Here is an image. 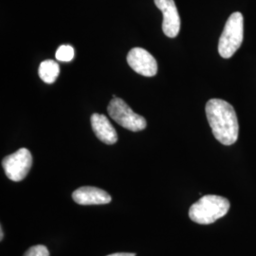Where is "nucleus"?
Here are the masks:
<instances>
[{
    "instance_id": "obj_1",
    "label": "nucleus",
    "mask_w": 256,
    "mask_h": 256,
    "mask_svg": "<svg viewBox=\"0 0 256 256\" xmlns=\"http://www.w3.org/2000/svg\"><path fill=\"white\" fill-rule=\"evenodd\" d=\"M205 110L214 138L224 146L236 144L239 134V124L232 106L221 99H210L206 104Z\"/></svg>"
},
{
    "instance_id": "obj_2",
    "label": "nucleus",
    "mask_w": 256,
    "mask_h": 256,
    "mask_svg": "<svg viewBox=\"0 0 256 256\" xmlns=\"http://www.w3.org/2000/svg\"><path fill=\"white\" fill-rule=\"evenodd\" d=\"M230 206L229 200L223 196L206 194L191 206L189 218L198 224L209 225L226 216Z\"/></svg>"
},
{
    "instance_id": "obj_3",
    "label": "nucleus",
    "mask_w": 256,
    "mask_h": 256,
    "mask_svg": "<svg viewBox=\"0 0 256 256\" xmlns=\"http://www.w3.org/2000/svg\"><path fill=\"white\" fill-rule=\"evenodd\" d=\"M244 36V18L241 12H236L230 16L220 38L218 52L228 59L232 57L242 45Z\"/></svg>"
},
{
    "instance_id": "obj_4",
    "label": "nucleus",
    "mask_w": 256,
    "mask_h": 256,
    "mask_svg": "<svg viewBox=\"0 0 256 256\" xmlns=\"http://www.w3.org/2000/svg\"><path fill=\"white\" fill-rule=\"evenodd\" d=\"M108 112L110 117L120 126L126 128L130 131L138 132L146 128V119L135 113L130 108L126 102L120 98H113L108 106Z\"/></svg>"
},
{
    "instance_id": "obj_5",
    "label": "nucleus",
    "mask_w": 256,
    "mask_h": 256,
    "mask_svg": "<svg viewBox=\"0 0 256 256\" xmlns=\"http://www.w3.org/2000/svg\"><path fill=\"white\" fill-rule=\"evenodd\" d=\"M32 165V156L27 148H20L2 160L4 172L10 180L21 182L28 174Z\"/></svg>"
},
{
    "instance_id": "obj_6",
    "label": "nucleus",
    "mask_w": 256,
    "mask_h": 256,
    "mask_svg": "<svg viewBox=\"0 0 256 256\" xmlns=\"http://www.w3.org/2000/svg\"><path fill=\"white\" fill-rule=\"evenodd\" d=\"M128 63L134 72L142 76L153 77L158 72L155 58L142 48H134L128 52Z\"/></svg>"
},
{
    "instance_id": "obj_7",
    "label": "nucleus",
    "mask_w": 256,
    "mask_h": 256,
    "mask_svg": "<svg viewBox=\"0 0 256 256\" xmlns=\"http://www.w3.org/2000/svg\"><path fill=\"white\" fill-rule=\"evenodd\" d=\"M164 14L162 30L166 36L174 38L180 30V18L174 0H154Z\"/></svg>"
},
{
    "instance_id": "obj_8",
    "label": "nucleus",
    "mask_w": 256,
    "mask_h": 256,
    "mask_svg": "<svg viewBox=\"0 0 256 256\" xmlns=\"http://www.w3.org/2000/svg\"><path fill=\"white\" fill-rule=\"evenodd\" d=\"M72 198L79 205H102L108 204L112 200L108 192L92 186L78 188L72 194Z\"/></svg>"
},
{
    "instance_id": "obj_9",
    "label": "nucleus",
    "mask_w": 256,
    "mask_h": 256,
    "mask_svg": "<svg viewBox=\"0 0 256 256\" xmlns=\"http://www.w3.org/2000/svg\"><path fill=\"white\" fill-rule=\"evenodd\" d=\"M92 126L96 137L106 144H114L118 140V134L110 120L102 114L95 113L90 118Z\"/></svg>"
},
{
    "instance_id": "obj_10",
    "label": "nucleus",
    "mask_w": 256,
    "mask_h": 256,
    "mask_svg": "<svg viewBox=\"0 0 256 256\" xmlns=\"http://www.w3.org/2000/svg\"><path fill=\"white\" fill-rule=\"evenodd\" d=\"M59 64L54 60H45L39 66V77L46 84L54 82L59 76Z\"/></svg>"
},
{
    "instance_id": "obj_11",
    "label": "nucleus",
    "mask_w": 256,
    "mask_h": 256,
    "mask_svg": "<svg viewBox=\"0 0 256 256\" xmlns=\"http://www.w3.org/2000/svg\"><path fill=\"white\" fill-rule=\"evenodd\" d=\"M55 57L61 62H70L74 57V48L70 45H63L58 48Z\"/></svg>"
},
{
    "instance_id": "obj_12",
    "label": "nucleus",
    "mask_w": 256,
    "mask_h": 256,
    "mask_svg": "<svg viewBox=\"0 0 256 256\" xmlns=\"http://www.w3.org/2000/svg\"><path fill=\"white\" fill-rule=\"evenodd\" d=\"M24 256H50V252L44 245H36L30 248Z\"/></svg>"
},
{
    "instance_id": "obj_13",
    "label": "nucleus",
    "mask_w": 256,
    "mask_h": 256,
    "mask_svg": "<svg viewBox=\"0 0 256 256\" xmlns=\"http://www.w3.org/2000/svg\"><path fill=\"white\" fill-rule=\"evenodd\" d=\"M108 256H136L135 254H128V252H119V254H113Z\"/></svg>"
},
{
    "instance_id": "obj_14",
    "label": "nucleus",
    "mask_w": 256,
    "mask_h": 256,
    "mask_svg": "<svg viewBox=\"0 0 256 256\" xmlns=\"http://www.w3.org/2000/svg\"><path fill=\"white\" fill-rule=\"evenodd\" d=\"M0 234H0V236H1L0 239H1V240H3V238H4V232H3V228H2V227L0 228Z\"/></svg>"
}]
</instances>
